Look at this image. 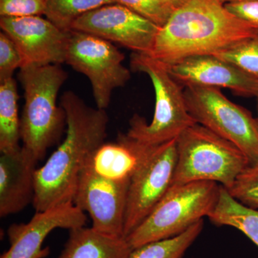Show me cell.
<instances>
[{
  "label": "cell",
  "instance_id": "1",
  "mask_svg": "<svg viewBox=\"0 0 258 258\" xmlns=\"http://www.w3.org/2000/svg\"><path fill=\"white\" fill-rule=\"evenodd\" d=\"M61 106L66 113V138L35 171L32 205L36 212L73 203L85 161L107 137L106 110L88 106L73 91L63 93Z\"/></svg>",
  "mask_w": 258,
  "mask_h": 258
},
{
  "label": "cell",
  "instance_id": "2",
  "mask_svg": "<svg viewBox=\"0 0 258 258\" xmlns=\"http://www.w3.org/2000/svg\"><path fill=\"white\" fill-rule=\"evenodd\" d=\"M257 34L219 0H188L160 28L150 56L169 64L189 56L213 55Z\"/></svg>",
  "mask_w": 258,
  "mask_h": 258
},
{
  "label": "cell",
  "instance_id": "3",
  "mask_svg": "<svg viewBox=\"0 0 258 258\" xmlns=\"http://www.w3.org/2000/svg\"><path fill=\"white\" fill-rule=\"evenodd\" d=\"M18 78L25 96L20 139L23 147L40 161L58 142L66 124V113L57 106V98L68 74L60 64L31 66L20 69Z\"/></svg>",
  "mask_w": 258,
  "mask_h": 258
},
{
  "label": "cell",
  "instance_id": "4",
  "mask_svg": "<svg viewBox=\"0 0 258 258\" xmlns=\"http://www.w3.org/2000/svg\"><path fill=\"white\" fill-rule=\"evenodd\" d=\"M176 142L172 184L214 181L227 189L249 166L240 148L199 123L185 129Z\"/></svg>",
  "mask_w": 258,
  "mask_h": 258
},
{
  "label": "cell",
  "instance_id": "5",
  "mask_svg": "<svg viewBox=\"0 0 258 258\" xmlns=\"http://www.w3.org/2000/svg\"><path fill=\"white\" fill-rule=\"evenodd\" d=\"M221 185L199 181L172 184L152 212L126 237L132 249L183 233L216 207Z\"/></svg>",
  "mask_w": 258,
  "mask_h": 258
},
{
  "label": "cell",
  "instance_id": "6",
  "mask_svg": "<svg viewBox=\"0 0 258 258\" xmlns=\"http://www.w3.org/2000/svg\"><path fill=\"white\" fill-rule=\"evenodd\" d=\"M131 69L150 78L155 92V111L151 123L134 114L126 135L142 143L158 145L177 138L196 121L190 115L184 90L164 62L145 54L133 52Z\"/></svg>",
  "mask_w": 258,
  "mask_h": 258
},
{
  "label": "cell",
  "instance_id": "7",
  "mask_svg": "<svg viewBox=\"0 0 258 258\" xmlns=\"http://www.w3.org/2000/svg\"><path fill=\"white\" fill-rule=\"evenodd\" d=\"M184 94L197 123L235 144L247 156L249 166L258 164L257 119L247 109L229 100L220 88L186 86Z\"/></svg>",
  "mask_w": 258,
  "mask_h": 258
},
{
  "label": "cell",
  "instance_id": "8",
  "mask_svg": "<svg viewBox=\"0 0 258 258\" xmlns=\"http://www.w3.org/2000/svg\"><path fill=\"white\" fill-rule=\"evenodd\" d=\"M125 55L112 42L86 32L71 30L64 63L89 79L97 108L106 110L115 89L131 79L122 64Z\"/></svg>",
  "mask_w": 258,
  "mask_h": 258
},
{
  "label": "cell",
  "instance_id": "9",
  "mask_svg": "<svg viewBox=\"0 0 258 258\" xmlns=\"http://www.w3.org/2000/svg\"><path fill=\"white\" fill-rule=\"evenodd\" d=\"M177 149L176 139L150 145L131 179L124 219V237L152 212L173 183Z\"/></svg>",
  "mask_w": 258,
  "mask_h": 258
},
{
  "label": "cell",
  "instance_id": "10",
  "mask_svg": "<svg viewBox=\"0 0 258 258\" xmlns=\"http://www.w3.org/2000/svg\"><path fill=\"white\" fill-rule=\"evenodd\" d=\"M160 27L118 3L106 5L80 17L71 30L86 32L137 53L151 55Z\"/></svg>",
  "mask_w": 258,
  "mask_h": 258
},
{
  "label": "cell",
  "instance_id": "11",
  "mask_svg": "<svg viewBox=\"0 0 258 258\" xmlns=\"http://www.w3.org/2000/svg\"><path fill=\"white\" fill-rule=\"evenodd\" d=\"M130 180L113 181L81 171L73 203L87 212L94 230L124 237V219Z\"/></svg>",
  "mask_w": 258,
  "mask_h": 258
},
{
  "label": "cell",
  "instance_id": "12",
  "mask_svg": "<svg viewBox=\"0 0 258 258\" xmlns=\"http://www.w3.org/2000/svg\"><path fill=\"white\" fill-rule=\"evenodd\" d=\"M0 27L18 47L22 68L64 63L69 32L48 19L38 15L1 17Z\"/></svg>",
  "mask_w": 258,
  "mask_h": 258
},
{
  "label": "cell",
  "instance_id": "13",
  "mask_svg": "<svg viewBox=\"0 0 258 258\" xmlns=\"http://www.w3.org/2000/svg\"><path fill=\"white\" fill-rule=\"evenodd\" d=\"M87 217L73 203L36 212L28 223L13 224L8 230L10 247L0 258H46L50 247H42L45 239L57 228L85 227Z\"/></svg>",
  "mask_w": 258,
  "mask_h": 258
},
{
  "label": "cell",
  "instance_id": "14",
  "mask_svg": "<svg viewBox=\"0 0 258 258\" xmlns=\"http://www.w3.org/2000/svg\"><path fill=\"white\" fill-rule=\"evenodd\" d=\"M166 66L171 76L184 87L225 88L239 96H258V80L217 56H189Z\"/></svg>",
  "mask_w": 258,
  "mask_h": 258
},
{
  "label": "cell",
  "instance_id": "15",
  "mask_svg": "<svg viewBox=\"0 0 258 258\" xmlns=\"http://www.w3.org/2000/svg\"><path fill=\"white\" fill-rule=\"evenodd\" d=\"M38 160L30 151L2 153L0 157V217L18 213L33 203Z\"/></svg>",
  "mask_w": 258,
  "mask_h": 258
},
{
  "label": "cell",
  "instance_id": "16",
  "mask_svg": "<svg viewBox=\"0 0 258 258\" xmlns=\"http://www.w3.org/2000/svg\"><path fill=\"white\" fill-rule=\"evenodd\" d=\"M150 145L119 134L116 142H104L88 156L82 170L113 181L130 180Z\"/></svg>",
  "mask_w": 258,
  "mask_h": 258
},
{
  "label": "cell",
  "instance_id": "17",
  "mask_svg": "<svg viewBox=\"0 0 258 258\" xmlns=\"http://www.w3.org/2000/svg\"><path fill=\"white\" fill-rule=\"evenodd\" d=\"M69 231V239L57 258H128L133 249L124 237L106 235L93 227Z\"/></svg>",
  "mask_w": 258,
  "mask_h": 258
},
{
  "label": "cell",
  "instance_id": "18",
  "mask_svg": "<svg viewBox=\"0 0 258 258\" xmlns=\"http://www.w3.org/2000/svg\"><path fill=\"white\" fill-rule=\"evenodd\" d=\"M208 217L215 225L235 227L258 247V210L242 205L224 186L216 207Z\"/></svg>",
  "mask_w": 258,
  "mask_h": 258
},
{
  "label": "cell",
  "instance_id": "19",
  "mask_svg": "<svg viewBox=\"0 0 258 258\" xmlns=\"http://www.w3.org/2000/svg\"><path fill=\"white\" fill-rule=\"evenodd\" d=\"M18 93L13 78L0 83V152L18 150L20 146V119L18 115Z\"/></svg>",
  "mask_w": 258,
  "mask_h": 258
},
{
  "label": "cell",
  "instance_id": "20",
  "mask_svg": "<svg viewBox=\"0 0 258 258\" xmlns=\"http://www.w3.org/2000/svg\"><path fill=\"white\" fill-rule=\"evenodd\" d=\"M203 227L204 221L201 220L179 235L139 246L132 249L128 258H184Z\"/></svg>",
  "mask_w": 258,
  "mask_h": 258
},
{
  "label": "cell",
  "instance_id": "21",
  "mask_svg": "<svg viewBox=\"0 0 258 258\" xmlns=\"http://www.w3.org/2000/svg\"><path fill=\"white\" fill-rule=\"evenodd\" d=\"M115 0H45V15L57 28L70 32L73 24L82 15Z\"/></svg>",
  "mask_w": 258,
  "mask_h": 258
},
{
  "label": "cell",
  "instance_id": "22",
  "mask_svg": "<svg viewBox=\"0 0 258 258\" xmlns=\"http://www.w3.org/2000/svg\"><path fill=\"white\" fill-rule=\"evenodd\" d=\"M213 55L235 64L245 74L258 80V34Z\"/></svg>",
  "mask_w": 258,
  "mask_h": 258
},
{
  "label": "cell",
  "instance_id": "23",
  "mask_svg": "<svg viewBox=\"0 0 258 258\" xmlns=\"http://www.w3.org/2000/svg\"><path fill=\"white\" fill-rule=\"evenodd\" d=\"M227 190L242 205L258 210V164L249 166Z\"/></svg>",
  "mask_w": 258,
  "mask_h": 258
},
{
  "label": "cell",
  "instance_id": "24",
  "mask_svg": "<svg viewBox=\"0 0 258 258\" xmlns=\"http://www.w3.org/2000/svg\"><path fill=\"white\" fill-rule=\"evenodd\" d=\"M115 2L148 19L160 28L164 26L175 10L164 0H115Z\"/></svg>",
  "mask_w": 258,
  "mask_h": 258
},
{
  "label": "cell",
  "instance_id": "25",
  "mask_svg": "<svg viewBox=\"0 0 258 258\" xmlns=\"http://www.w3.org/2000/svg\"><path fill=\"white\" fill-rule=\"evenodd\" d=\"M23 60L15 42L4 32L0 33V83L12 79L15 71L21 69Z\"/></svg>",
  "mask_w": 258,
  "mask_h": 258
},
{
  "label": "cell",
  "instance_id": "26",
  "mask_svg": "<svg viewBox=\"0 0 258 258\" xmlns=\"http://www.w3.org/2000/svg\"><path fill=\"white\" fill-rule=\"evenodd\" d=\"M45 13V0H0V16L25 17Z\"/></svg>",
  "mask_w": 258,
  "mask_h": 258
},
{
  "label": "cell",
  "instance_id": "27",
  "mask_svg": "<svg viewBox=\"0 0 258 258\" xmlns=\"http://www.w3.org/2000/svg\"><path fill=\"white\" fill-rule=\"evenodd\" d=\"M225 6L232 15L258 30V0L227 3Z\"/></svg>",
  "mask_w": 258,
  "mask_h": 258
},
{
  "label": "cell",
  "instance_id": "28",
  "mask_svg": "<svg viewBox=\"0 0 258 258\" xmlns=\"http://www.w3.org/2000/svg\"><path fill=\"white\" fill-rule=\"evenodd\" d=\"M164 1L170 5L171 8L176 10V8H179L181 5L184 4V3H186V2H187L188 0H164Z\"/></svg>",
  "mask_w": 258,
  "mask_h": 258
},
{
  "label": "cell",
  "instance_id": "29",
  "mask_svg": "<svg viewBox=\"0 0 258 258\" xmlns=\"http://www.w3.org/2000/svg\"><path fill=\"white\" fill-rule=\"evenodd\" d=\"M219 1L221 2L222 3H237V2H242V1H247V0H219Z\"/></svg>",
  "mask_w": 258,
  "mask_h": 258
},
{
  "label": "cell",
  "instance_id": "30",
  "mask_svg": "<svg viewBox=\"0 0 258 258\" xmlns=\"http://www.w3.org/2000/svg\"><path fill=\"white\" fill-rule=\"evenodd\" d=\"M257 118H256V119H257V120L258 121V96L257 97Z\"/></svg>",
  "mask_w": 258,
  "mask_h": 258
},
{
  "label": "cell",
  "instance_id": "31",
  "mask_svg": "<svg viewBox=\"0 0 258 258\" xmlns=\"http://www.w3.org/2000/svg\"><path fill=\"white\" fill-rule=\"evenodd\" d=\"M257 128H258V121H257Z\"/></svg>",
  "mask_w": 258,
  "mask_h": 258
}]
</instances>
